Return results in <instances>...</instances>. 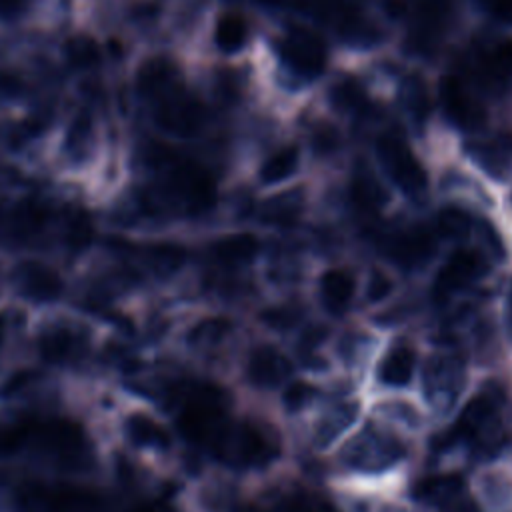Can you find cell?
I'll use <instances>...</instances> for the list:
<instances>
[{"label": "cell", "instance_id": "obj_1", "mask_svg": "<svg viewBox=\"0 0 512 512\" xmlns=\"http://www.w3.org/2000/svg\"><path fill=\"white\" fill-rule=\"evenodd\" d=\"M118 342L116 326L78 304H60L26 316L22 364L58 380L106 374L104 364Z\"/></svg>", "mask_w": 512, "mask_h": 512}, {"label": "cell", "instance_id": "obj_2", "mask_svg": "<svg viewBox=\"0 0 512 512\" xmlns=\"http://www.w3.org/2000/svg\"><path fill=\"white\" fill-rule=\"evenodd\" d=\"M74 304L72 264L46 250H0V306L38 312Z\"/></svg>", "mask_w": 512, "mask_h": 512}, {"label": "cell", "instance_id": "obj_3", "mask_svg": "<svg viewBox=\"0 0 512 512\" xmlns=\"http://www.w3.org/2000/svg\"><path fill=\"white\" fill-rule=\"evenodd\" d=\"M212 448L224 464L236 470L266 468L280 452L276 436L266 426L252 420L226 424Z\"/></svg>", "mask_w": 512, "mask_h": 512}, {"label": "cell", "instance_id": "obj_4", "mask_svg": "<svg viewBox=\"0 0 512 512\" xmlns=\"http://www.w3.org/2000/svg\"><path fill=\"white\" fill-rule=\"evenodd\" d=\"M234 330V320L224 314H202L184 322H176L172 318L164 342L176 340V344L186 354L198 358H212L226 346Z\"/></svg>", "mask_w": 512, "mask_h": 512}, {"label": "cell", "instance_id": "obj_5", "mask_svg": "<svg viewBox=\"0 0 512 512\" xmlns=\"http://www.w3.org/2000/svg\"><path fill=\"white\" fill-rule=\"evenodd\" d=\"M486 270H488L486 258L478 250L464 248V246L452 250L434 276V282H432L434 302L442 304L450 300L456 292L480 280L486 274Z\"/></svg>", "mask_w": 512, "mask_h": 512}, {"label": "cell", "instance_id": "obj_6", "mask_svg": "<svg viewBox=\"0 0 512 512\" xmlns=\"http://www.w3.org/2000/svg\"><path fill=\"white\" fill-rule=\"evenodd\" d=\"M378 158L388 172V176L394 180V184L410 194V196H420L424 194L428 186V176L414 152L408 148V144L396 136V134H386L378 140Z\"/></svg>", "mask_w": 512, "mask_h": 512}, {"label": "cell", "instance_id": "obj_7", "mask_svg": "<svg viewBox=\"0 0 512 512\" xmlns=\"http://www.w3.org/2000/svg\"><path fill=\"white\" fill-rule=\"evenodd\" d=\"M280 56L296 76L306 80L320 76L328 62L326 44L320 36L306 28H292L282 38Z\"/></svg>", "mask_w": 512, "mask_h": 512}, {"label": "cell", "instance_id": "obj_8", "mask_svg": "<svg viewBox=\"0 0 512 512\" xmlns=\"http://www.w3.org/2000/svg\"><path fill=\"white\" fill-rule=\"evenodd\" d=\"M382 250L394 266L414 272L432 260L436 252V236L428 228L410 226L388 236Z\"/></svg>", "mask_w": 512, "mask_h": 512}, {"label": "cell", "instance_id": "obj_9", "mask_svg": "<svg viewBox=\"0 0 512 512\" xmlns=\"http://www.w3.org/2000/svg\"><path fill=\"white\" fill-rule=\"evenodd\" d=\"M438 100L444 116L464 130H476L486 122V110L482 102L468 90L460 76L446 74L440 80Z\"/></svg>", "mask_w": 512, "mask_h": 512}, {"label": "cell", "instance_id": "obj_10", "mask_svg": "<svg viewBox=\"0 0 512 512\" xmlns=\"http://www.w3.org/2000/svg\"><path fill=\"white\" fill-rule=\"evenodd\" d=\"M292 372L290 360L274 346H254L244 362V378L252 388L272 390L280 386Z\"/></svg>", "mask_w": 512, "mask_h": 512}, {"label": "cell", "instance_id": "obj_11", "mask_svg": "<svg viewBox=\"0 0 512 512\" xmlns=\"http://www.w3.org/2000/svg\"><path fill=\"white\" fill-rule=\"evenodd\" d=\"M402 456V446L382 432H364L356 442L348 448L346 460L350 466L366 472L384 470L392 466Z\"/></svg>", "mask_w": 512, "mask_h": 512}, {"label": "cell", "instance_id": "obj_12", "mask_svg": "<svg viewBox=\"0 0 512 512\" xmlns=\"http://www.w3.org/2000/svg\"><path fill=\"white\" fill-rule=\"evenodd\" d=\"M318 298L326 314L344 316L356 298V276L348 268H328L318 280Z\"/></svg>", "mask_w": 512, "mask_h": 512}, {"label": "cell", "instance_id": "obj_13", "mask_svg": "<svg viewBox=\"0 0 512 512\" xmlns=\"http://www.w3.org/2000/svg\"><path fill=\"white\" fill-rule=\"evenodd\" d=\"M208 252L218 266L234 270L256 258L260 252V240L252 232L224 234L210 244Z\"/></svg>", "mask_w": 512, "mask_h": 512}, {"label": "cell", "instance_id": "obj_14", "mask_svg": "<svg viewBox=\"0 0 512 512\" xmlns=\"http://www.w3.org/2000/svg\"><path fill=\"white\" fill-rule=\"evenodd\" d=\"M416 370V350L410 342L394 344L376 368V380L386 388H406Z\"/></svg>", "mask_w": 512, "mask_h": 512}, {"label": "cell", "instance_id": "obj_15", "mask_svg": "<svg viewBox=\"0 0 512 512\" xmlns=\"http://www.w3.org/2000/svg\"><path fill=\"white\" fill-rule=\"evenodd\" d=\"M348 196L356 212H360L362 216H374L382 212V208L388 202V194L384 186L376 180V176L366 166L356 168V172L352 174Z\"/></svg>", "mask_w": 512, "mask_h": 512}, {"label": "cell", "instance_id": "obj_16", "mask_svg": "<svg viewBox=\"0 0 512 512\" xmlns=\"http://www.w3.org/2000/svg\"><path fill=\"white\" fill-rule=\"evenodd\" d=\"M424 378L430 398L436 402H448L456 394L458 382L462 378L460 364L454 358H432Z\"/></svg>", "mask_w": 512, "mask_h": 512}, {"label": "cell", "instance_id": "obj_17", "mask_svg": "<svg viewBox=\"0 0 512 512\" xmlns=\"http://www.w3.org/2000/svg\"><path fill=\"white\" fill-rule=\"evenodd\" d=\"M248 40V22L238 12H222L212 28V44L220 54H236Z\"/></svg>", "mask_w": 512, "mask_h": 512}, {"label": "cell", "instance_id": "obj_18", "mask_svg": "<svg viewBox=\"0 0 512 512\" xmlns=\"http://www.w3.org/2000/svg\"><path fill=\"white\" fill-rule=\"evenodd\" d=\"M462 488H464V482L460 476L440 474V476L422 478L414 486V496L420 502H428L436 506H452L456 500L462 498Z\"/></svg>", "mask_w": 512, "mask_h": 512}, {"label": "cell", "instance_id": "obj_19", "mask_svg": "<svg viewBox=\"0 0 512 512\" xmlns=\"http://www.w3.org/2000/svg\"><path fill=\"white\" fill-rule=\"evenodd\" d=\"M330 330L324 324H312L306 326L300 336H298V344H296V352H298V360L306 370L318 372V370H326L328 368V360L318 352L320 346L326 342Z\"/></svg>", "mask_w": 512, "mask_h": 512}, {"label": "cell", "instance_id": "obj_20", "mask_svg": "<svg viewBox=\"0 0 512 512\" xmlns=\"http://www.w3.org/2000/svg\"><path fill=\"white\" fill-rule=\"evenodd\" d=\"M482 78L494 86H504L512 80V40L496 42L490 52L480 58Z\"/></svg>", "mask_w": 512, "mask_h": 512}, {"label": "cell", "instance_id": "obj_21", "mask_svg": "<svg viewBox=\"0 0 512 512\" xmlns=\"http://www.w3.org/2000/svg\"><path fill=\"white\" fill-rule=\"evenodd\" d=\"M300 162V152L296 146H286L274 152L272 156L266 158V162L260 168V182L262 184H278L290 178L298 170Z\"/></svg>", "mask_w": 512, "mask_h": 512}, {"label": "cell", "instance_id": "obj_22", "mask_svg": "<svg viewBox=\"0 0 512 512\" xmlns=\"http://www.w3.org/2000/svg\"><path fill=\"white\" fill-rule=\"evenodd\" d=\"M302 316H304V310H302L300 304L284 302V304H274V306H268V308L260 310L258 320H260L268 330H274V332H288V330H292L294 326L300 324Z\"/></svg>", "mask_w": 512, "mask_h": 512}, {"label": "cell", "instance_id": "obj_23", "mask_svg": "<svg viewBox=\"0 0 512 512\" xmlns=\"http://www.w3.org/2000/svg\"><path fill=\"white\" fill-rule=\"evenodd\" d=\"M470 230H472V220L468 212H464L462 208L448 206L436 214V232L442 238L462 240L470 234Z\"/></svg>", "mask_w": 512, "mask_h": 512}, {"label": "cell", "instance_id": "obj_24", "mask_svg": "<svg viewBox=\"0 0 512 512\" xmlns=\"http://www.w3.org/2000/svg\"><path fill=\"white\" fill-rule=\"evenodd\" d=\"M474 152H476L478 162H480L486 170H490L492 174L500 176V174H504L506 168H508L512 144L506 142L504 138H500V140L486 142V144L478 146Z\"/></svg>", "mask_w": 512, "mask_h": 512}, {"label": "cell", "instance_id": "obj_25", "mask_svg": "<svg viewBox=\"0 0 512 512\" xmlns=\"http://www.w3.org/2000/svg\"><path fill=\"white\" fill-rule=\"evenodd\" d=\"M330 100L336 108L352 112V110H362L366 104V92L364 88L354 82L352 78H342L340 82H336L330 90Z\"/></svg>", "mask_w": 512, "mask_h": 512}, {"label": "cell", "instance_id": "obj_26", "mask_svg": "<svg viewBox=\"0 0 512 512\" xmlns=\"http://www.w3.org/2000/svg\"><path fill=\"white\" fill-rule=\"evenodd\" d=\"M356 404H342L338 406V410H334L330 416H326L320 422L318 428V440L320 442H332L334 438H338L354 420H356Z\"/></svg>", "mask_w": 512, "mask_h": 512}, {"label": "cell", "instance_id": "obj_27", "mask_svg": "<svg viewBox=\"0 0 512 512\" xmlns=\"http://www.w3.org/2000/svg\"><path fill=\"white\" fill-rule=\"evenodd\" d=\"M396 290V282L394 278L380 270V268H374L366 280V290H364V300L366 304L370 306H376V304H382L386 302Z\"/></svg>", "mask_w": 512, "mask_h": 512}, {"label": "cell", "instance_id": "obj_28", "mask_svg": "<svg viewBox=\"0 0 512 512\" xmlns=\"http://www.w3.org/2000/svg\"><path fill=\"white\" fill-rule=\"evenodd\" d=\"M318 396V388L306 380H296L288 384L282 392V406L288 412H300L310 406Z\"/></svg>", "mask_w": 512, "mask_h": 512}, {"label": "cell", "instance_id": "obj_29", "mask_svg": "<svg viewBox=\"0 0 512 512\" xmlns=\"http://www.w3.org/2000/svg\"><path fill=\"white\" fill-rule=\"evenodd\" d=\"M282 510L284 512H336V508L316 496V494H306V492H292L282 500Z\"/></svg>", "mask_w": 512, "mask_h": 512}, {"label": "cell", "instance_id": "obj_30", "mask_svg": "<svg viewBox=\"0 0 512 512\" xmlns=\"http://www.w3.org/2000/svg\"><path fill=\"white\" fill-rule=\"evenodd\" d=\"M298 216V204L296 200H288V198H278L274 202H270L264 210V220L268 224H274V226H288L296 220Z\"/></svg>", "mask_w": 512, "mask_h": 512}, {"label": "cell", "instance_id": "obj_31", "mask_svg": "<svg viewBox=\"0 0 512 512\" xmlns=\"http://www.w3.org/2000/svg\"><path fill=\"white\" fill-rule=\"evenodd\" d=\"M310 144L318 154H332L340 146V134L332 124L320 122L310 132Z\"/></svg>", "mask_w": 512, "mask_h": 512}, {"label": "cell", "instance_id": "obj_32", "mask_svg": "<svg viewBox=\"0 0 512 512\" xmlns=\"http://www.w3.org/2000/svg\"><path fill=\"white\" fill-rule=\"evenodd\" d=\"M408 102H410V108L414 110V114L418 118H424L428 112V102H426V90L420 86V84H412L408 88Z\"/></svg>", "mask_w": 512, "mask_h": 512}, {"label": "cell", "instance_id": "obj_33", "mask_svg": "<svg viewBox=\"0 0 512 512\" xmlns=\"http://www.w3.org/2000/svg\"><path fill=\"white\" fill-rule=\"evenodd\" d=\"M482 4L494 18L512 22V0H482Z\"/></svg>", "mask_w": 512, "mask_h": 512}, {"label": "cell", "instance_id": "obj_34", "mask_svg": "<svg viewBox=\"0 0 512 512\" xmlns=\"http://www.w3.org/2000/svg\"><path fill=\"white\" fill-rule=\"evenodd\" d=\"M482 238H484V242H486V246L490 248V252L496 256V258H502L504 256V248H502V240H500V236L496 234V230H492L490 226H482Z\"/></svg>", "mask_w": 512, "mask_h": 512}, {"label": "cell", "instance_id": "obj_35", "mask_svg": "<svg viewBox=\"0 0 512 512\" xmlns=\"http://www.w3.org/2000/svg\"><path fill=\"white\" fill-rule=\"evenodd\" d=\"M504 316H506L508 326L512 328V278L508 280L506 290H504Z\"/></svg>", "mask_w": 512, "mask_h": 512}, {"label": "cell", "instance_id": "obj_36", "mask_svg": "<svg viewBox=\"0 0 512 512\" xmlns=\"http://www.w3.org/2000/svg\"><path fill=\"white\" fill-rule=\"evenodd\" d=\"M4 40H6V36H2V34H0V46L4 44Z\"/></svg>", "mask_w": 512, "mask_h": 512}]
</instances>
